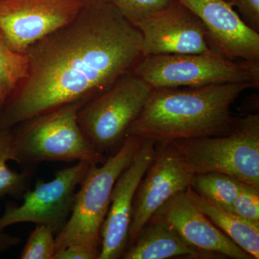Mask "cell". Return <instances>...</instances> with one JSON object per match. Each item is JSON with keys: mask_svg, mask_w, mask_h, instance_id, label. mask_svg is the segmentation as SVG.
<instances>
[{"mask_svg": "<svg viewBox=\"0 0 259 259\" xmlns=\"http://www.w3.org/2000/svg\"><path fill=\"white\" fill-rule=\"evenodd\" d=\"M144 140L127 135L120 148L99 165H92L74 195L71 215L56 236V251L79 243L100 251L101 231L114 186L132 163Z\"/></svg>", "mask_w": 259, "mask_h": 259, "instance_id": "277c9868", "label": "cell"}, {"mask_svg": "<svg viewBox=\"0 0 259 259\" xmlns=\"http://www.w3.org/2000/svg\"><path fill=\"white\" fill-rule=\"evenodd\" d=\"M56 234L46 225L37 224L30 233L20 255V259H54Z\"/></svg>", "mask_w": 259, "mask_h": 259, "instance_id": "ffe728a7", "label": "cell"}, {"mask_svg": "<svg viewBox=\"0 0 259 259\" xmlns=\"http://www.w3.org/2000/svg\"><path fill=\"white\" fill-rule=\"evenodd\" d=\"M28 56L10 49L0 33V112L26 76Z\"/></svg>", "mask_w": 259, "mask_h": 259, "instance_id": "ac0fdd59", "label": "cell"}, {"mask_svg": "<svg viewBox=\"0 0 259 259\" xmlns=\"http://www.w3.org/2000/svg\"><path fill=\"white\" fill-rule=\"evenodd\" d=\"M136 28L142 34L144 56L209 51L203 23L178 0L145 19Z\"/></svg>", "mask_w": 259, "mask_h": 259, "instance_id": "8fae6325", "label": "cell"}, {"mask_svg": "<svg viewBox=\"0 0 259 259\" xmlns=\"http://www.w3.org/2000/svg\"><path fill=\"white\" fill-rule=\"evenodd\" d=\"M90 0H0V33L26 53L37 40L72 21Z\"/></svg>", "mask_w": 259, "mask_h": 259, "instance_id": "9c48e42d", "label": "cell"}, {"mask_svg": "<svg viewBox=\"0 0 259 259\" xmlns=\"http://www.w3.org/2000/svg\"><path fill=\"white\" fill-rule=\"evenodd\" d=\"M89 100L66 104L10 128L12 161L21 165L44 161L103 163L107 156L95 151L77 122L79 109Z\"/></svg>", "mask_w": 259, "mask_h": 259, "instance_id": "3957f363", "label": "cell"}, {"mask_svg": "<svg viewBox=\"0 0 259 259\" xmlns=\"http://www.w3.org/2000/svg\"><path fill=\"white\" fill-rule=\"evenodd\" d=\"M100 252L79 243H73L56 250L54 259H98Z\"/></svg>", "mask_w": 259, "mask_h": 259, "instance_id": "cb8c5ba5", "label": "cell"}, {"mask_svg": "<svg viewBox=\"0 0 259 259\" xmlns=\"http://www.w3.org/2000/svg\"><path fill=\"white\" fill-rule=\"evenodd\" d=\"M152 90L133 71L79 109L78 124L95 151L105 156L120 148Z\"/></svg>", "mask_w": 259, "mask_h": 259, "instance_id": "8992f818", "label": "cell"}, {"mask_svg": "<svg viewBox=\"0 0 259 259\" xmlns=\"http://www.w3.org/2000/svg\"><path fill=\"white\" fill-rule=\"evenodd\" d=\"M185 192L197 208L214 226L253 259L259 258V226L248 222L231 211L214 205L199 196L190 187H187Z\"/></svg>", "mask_w": 259, "mask_h": 259, "instance_id": "2e32d148", "label": "cell"}, {"mask_svg": "<svg viewBox=\"0 0 259 259\" xmlns=\"http://www.w3.org/2000/svg\"><path fill=\"white\" fill-rule=\"evenodd\" d=\"M179 256L200 258H212V255L192 246L169 223L153 216L136 241L127 247L122 258L166 259Z\"/></svg>", "mask_w": 259, "mask_h": 259, "instance_id": "9a60e30c", "label": "cell"}, {"mask_svg": "<svg viewBox=\"0 0 259 259\" xmlns=\"http://www.w3.org/2000/svg\"><path fill=\"white\" fill-rule=\"evenodd\" d=\"M11 141V130H0V199L23 197L32 177L30 168L18 172L8 166V161H12Z\"/></svg>", "mask_w": 259, "mask_h": 259, "instance_id": "d6986e66", "label": "cell"}, {"mask_svg": "<svg viewBox=\"0 0 259 259\" xmlns=\"http://www.w3.org/2000/svg\"><path fill=\"white\" fill-rule=\"evenodd\" d=\"M231 212L259 226V189L242 182L241 190L232 204Z\"/></svg>", "mask_w": 259, "mask_h": 259, "instance_id": "7402d4cb", "label": "cell"}, {"mask_svg": "<svg viewBox=\"0 0 259 259\" xmlns=\"http://www.w3.org/2000/svg\"><path fill=\"white\" fill-rule=\"evenodd\" d=\"M21 243V239L19 237L12 236L4 231H0V253L10 249Z\"/></svg>", "mask_w": 259, "mask_h": 259, "instance_id": "d4e9b609", "label": "cell"}, {"mask_svg": "<svg viewBox=\"0 0 259 259\" xmlns=\"http://www.w3.org/2000/svg\"><path fill=\"white\" fill-rule=\"evenodd\" d=\"M103 1L110 2V0H103Z\"/></svg>", "mask_w": 259, "mask_h": 259, "instance_id": "484cf974", "label": "cell"}, {"mask_svg": "<svg viewBox=\"0 0 259 259\" xmlns=\"http://www.w3.org/2000/svg\"><path fill=\"white\" fill-rule=\"evenodd\" d=\"M156 143L144 140L134 161L116 181L101 231L98 259L122 258L127 248L135 194L156 155Z\"/></svg>", "mask_w": 259, "mask_h": 259, "instance_id": "4fadbf2b", "label": "cell"}, {"mask_svg": "<svg viewBox=\"0 0 259 259\" xmlns=\"http://www.w3.org/2000/svg\"><path fill=\"white\" fill-rule=\"evenodd\" d=\"M91 166L79 161L56 172L54 180L38 181L33 190L23 194V203H7L0 217V231L18 223H32L50 227L56 236L69 220L76 187Z\"/></svg>", "mask_w": 259, "mask_h": 259, "instance_id": "ba28073f", "label": "cell"}, {"mask_svg": "<svg viewBox=\"0 0 259 259\" xmlns=\"http://www.w3.org/2000/svg\"><path fill=\"white\" fill-rule=\"evenodd\" d=\"M194 175L218 172L259 189V115L236 118L222 136L174 141Z\"/></svg>", "mask_w": 259, "mask_h": 259, "instance_id": "5b68a950", "label": "cell"}, {"mask_svg": "<svg viewBox=\"0 0 259 259\" xmlns=\"http://www.w3.org/2000/svg\"><path fill=\"white\" fill-rule=\"evenodd\" d=\"M198 16L209 51L229 60L259 63V33L226 0H178Z\"/></svg>", "mask_w": 259, "mask_h": 259, "instance_id": "7c38bea8", "label": "cell"}, {"mask_svg": "<svg viewBox=\"0 0 259 259\" xmlns=\"http://www.w3.org/2000/svg\"><path fill=\"white\" fill-rule=\"evenodd\" d=\"M153 216L166 221L192 246L214 258L253 259L214 226L197 208L185 191L175 194Z\"/></svg>", "mask_w": 259, "mask_h": 259, "instance_id": "5bb4252c", "label": "cell"}, {"mask_svg": "<svg viewBox=\"0 0 259 259\" xmlns=\"http://www.w3.org/2000/svg\"><path fill=\"white\" fill-rule=\"evenodd\" d=\"M155 148L154 160L135 194L127 247L166 201L190 187L194 175L173 142L156 143Z\"/></svg>", "mask_w": 259, "mask_h": 259, "instance_id": "30bf717a", "label": "cell"}, {"mask_svg": "<svg viewBox=\"0 0 259 259\" xmlns=\"http://www.w3.org/2000/svg\"><path fill=\"white\" fill-rule=\"evenodd\" d=\"M232 7H236L242 20L248 26L259 32V0H226Z\"/></svg>", "mask_w": 259, "mask_h": 259, "instance_id": "603a6c76", "label": "cell"}, {"mask_svg": "<svg viewBox=\"0 0 259 259\" xmlns=\"http://www.w3.org/2000/svg\"><path fill=\"white\" fill-rule=\"evenodd\" d=\"M175 0H110L120 13L134 26L155 13L164 10Z\"/></svg>", "mask_w": 259, "mask_h": 259, "instance_id": "44dd1931", "label": "cell"}, {"mask_svg": "<svg viewBox=\"0 0 259 259\" xmlns=\"http://www.w3.org/2000/svg\"><path fill=\"white\" fill-rule=\"evenodd\" d=\"M241 184L224 174L208 172L194 175L190 187L206 200L231 212L232 204L241 190Z\"/></svg>", "mask_w": 259, "mask_h": 259, "instance_id": "e0dca14e", "label": "cell"}, {"mask_svg": "<svg viewBox=\"0 0 259 259\" xmlns=\"http://www.w3.org/2000/svg\"><path fill=\"white\" fill-rule=\"evenodd\" d=\"M251 88H255L244 82L153 88L127 136L156 144L226 134L236 120L231 105Z\"/></svg>", "mask_w": 259, "mask_h": 259, "instance_id": "7a4b0ae2", "label": "cell"}, {"mask_svg": "<svg viewBox=\"0 0 259 259\" xmlns=\"http://www.w3.org/2000/svg\"><path fill=\"white\" fill-rule=\"evenodd\" d=\"M134 72L152 88L239 82L259 87V63L237 62L211 51L144 56Z\"/></svg>", "mask_w": 259, "mask_h": 259, "instance_id": "52a82bcc", "label": "cell"}, {"mask_svg": "<svg viewBox=\"0 0 259 259\" xmlns=\"http://www.w3.org/2000/svg\"><path fill=\"white\" fill-rule=\"evenodd\" d=\"M142 42L110 2L90 0L72 21L28 48V73L0 112V130L106 91L134 71Z\"/></svg>", "mask_w": 259, "mask_h": 259, "instance_id": "6da1fadb", "label": "cell"}]
</instances>
